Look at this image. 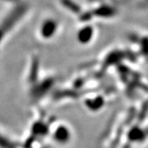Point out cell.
Listing matches in <instances>:
<instances>
[{
  "instance_id": "obj_1",
  "label": "cell",
  "mask_w": 148,
  "mask_h": 148,
  "mask_svg": "<svg viewBox=\"0 0 148 148\" xmlns=\"http://www.w3.org/2000/svg\"><path fill=\"white\" fill-rule=\"evenodd\" d=\"M18 16L19 11L12 9L0 21V45L4 40L6 37L8 36L9 32L13 30L14 26L18 21Z\"/></svg>"
}]
</instances>
